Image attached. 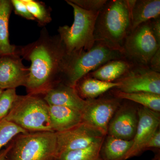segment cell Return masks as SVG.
<instances>
[{"label": "cell", "instance_id": "603a6c76", "mask_svg": "<svg viewBox=\"0 0 160 160\" xmlns=\"http://www.w3.org/2000/svg\"><path fill=\"white\" fill-rule=\"evenodd\" d=\"M28 132H29L7 120L0 121V152L18 135Z\"/></svg>", "mask_w": 160, "mask_h": 160}, {"label": "cell", "instance_id": "9a60e30c", "mask_svg": "<svg viewBox=\"0 0 160 160\" xmlns=\"http://www.w3.org/2000/svg\"><path fill=\"white\" fill-rule=\"evenodd\" d=\"M49 113L54 132L66 131L82 122V113L68 107L49 106Z\"/></svg>", "mask_w": 160, "mask_h": 160}, {"label": "cell", "instance_id": "d6a6232c", "mask_svg": "<svg viewBox=\"0 0 160 160\" xmlns=\"http://www.w3.org/2000/svg\"><path fill=\"white\" fill-rule=\"evenodd\" d=\"M3 91V90L2 89H0V95H1V94H2V92Z\"/></svg>", "mask_w": 160, "mask_h": 160}, {"label": "cell", "instance_id": "ba28073f", "mask_svg": "<svg viewBox=\"0 0 160 160\" xmlns=\"http://www.w3.org/2000/svg\"><path fill=\"white\" fill-rule=\"evenodd\" d=\"M87 105L82 112V122L102 133L107 134L109 123L123 100L105 94L94 99L86 100Z\"/></svg>", "mask_w": 160, "mask_h": 160}, {"label": "cell", "instance_id": "4fadbf2b", "mask_svg": "<svg viewBox=\"0 0 160 160\" xmlns=\"http://www.w3.org/2000/svg\"><path fill=\"white\" fill-rule=\"evenodd\" d=\"M29 68L22 62L18 54L8 55L0 57V89H15L26 86Z\"/></svg>", "mask_w": 160, "mask_h": 160}, {"label": "cell", "instance_id": "5b68a950", "mask_svg": "<svg viewBox=\"0 0 160 160\" xmlns=\"http://www.w3.org/2000/svg\"><path fill=\"white\" fill-rule=\"evenodd\" d=\"M73 9L74 22L71 26H60L58 32L67 54L87 51L95 44L94 31L99 12L87 11L66 0Z\"/></svg>", "mask_w": 160, "mask_h": 160}, {"label": "cell", "instance_id": "f546056e", "mask_svg": "<svg viewBox=\"0 0 160 160\" xmlns=\"http://www.w3.org/2000/svg\"><path fill=\"white\" fill-rule=\"evenodd\" d=\"M151 25L153 34L160 45V17L151 20Z\"/></svg>", "mask_w": 160, "mask_h": 160}, {"label": "cell", "instance_id": "d6986e66", "mask_svg": "<svg viewBox=\"0 0 160 160\" xmlns=\"http://www.w3.org/2000/svg\"><path fill=\"white\" fill-rule=\"evenodd\" d=\"M132 143V140H123L106 135L100 149L102 160H125Z\"/></svg>", "mask_w": 160, "mask_h": 160}, {"label": "cell", "instance_id": "52a82bcc", "mask_svg": "<svg viewBox=\"0 0 160 160\" xmlns=\"http://www.w3.org/2000/svg\"><path fill=\"white\" fill-rule=\"evenodd\" d=\"M160 48L150 20L132 30L125 41L123 53L135 65L148 66L151 58Z\"/></svg>", "mask_w": 160, "mask_h": 160}, {"label": "cell", "instance_id": "30bf717a", "mask_svg": "<svg viewBox=\"0 0 160 160\" xmlns=\"http://www.w3.org/2000/svg\"><path fill=\"white\" fill-rule=\"evenodd\" d=\"M115 82L120 86L115 89L125 92H147L160 95V73L147 66L135 65Z\"/></svg>", "mask_w": 160, "mask_h": 160}, {"label": "cell", "instance_id": "1f68e13d", "mask_svg": "<svg viewBox=\"0 0 160 160\" xmlns=\"http://www.w3.org/2000/svg\"><path fill=\"white\" fill-rule=\"evenodd\" d=\"M150 160H160V152H158L157 154L154 156V158H153Z\"/></svg>", "mask_w": 160, "mask_h": 160}, {"label": "cell", "instance_id": "83f0119b", "mask_svg": "<svg viewBox=\"0 0 160 160\" xmlns=\"http://www.w3.org/2000/svg\"><path fill=\"white\" fill-rule=\"evenodd\" d=\"M160 149V128L149 139L144 146L143 152L149 149L159 150Z\"/></svg>", "mask_w": 160, "mask_h": 160}, {"label": "cell", "instance_id": "4dcf8cb0", "mask_svg": "<svg viewBox=\"0 0 160 160\" xmlns=\"http://www.w3.org/2000/svg\"><path fill=\"white\" fill-rule=\"evenodd\" d=\"M10 148V144L8 145L5 149H2L0 152V160H6V155Z\"/></svg>", "mask_w": 160, "mask_h": 160}, {"label": "cell", "instance_id": "277c9868", "mask_svg": "<svg viewBox=\"0 0 160 160\" xmlns=\"http://www.w3.org/2000/svg\"><path fill=\"white\" fill-rule=\"evenodd\" d=\"M6 160H56V133L42 131L21 133L10 143Z\"/></svg>", "mask_w": 160, "mask_h": 160}, {"label": "cell", "instance_id": "484cf974", "mask_svg": "<svg viewBox=\"0 0 160 160\" xmlns=\"http://www.w3.org/2000/svg\"><path fill=\"white\" fill-rule=\"evenodd\" d=\"M80 8L93 12H100L108 0H69Z\"/></svg>", "mask_w": 160, "mask_h": 160}, {"label": "cell", "instance_id": "7a4b0ae2", "mask_svg": "<svg viewBox=\"0 0 160 160\" xmlns=\"http://www.w3.org/2000/svg\"><path fill=\"white\" fill-rule=\"evenodd\" d=\"M134 1H107L96 21L95 42L103 43L123 53L125 41L132 29L131 8Z\"/></svg>", "mask_w": 160, "mask_h": 160}, {"label": "cell", "instance_id": "4316f807", "mask_svg": "<svg viewBox=\"0 0 160 160\" xmlns=\"http://www.w3.org/2000/svg\"><path fill=\"white\" fill-rule=\"evenodd\" d=\"M12 5L14 9L16 14L29 20H35V19L29 12L26 4L22 0H12Z\"/></svg>", "mask_w": 160, "mask_h": 160}, {"label": "cell", "instance_id": "d4e9b609", "mask_svg": "<svg viewBox=\"0 0 160 160\" xmlns=\"http://www.w3.org/2000/svg\"><path fill=\"white\" fill-rule=\"evenodd\" d=\"M18 96L15 89L3 90L0 95V121L9 114Z\"/></svg>", "mask_w": 160, "mask_h": 160}, {"label": "cell", "instance_id": "836d02e7", "mask_svg": "<svg viewBox=\"0 0 160 160\" xmlns=\"http://www.w3.org/2000/svg\"><path fill=\"white\" fill-rule=\"evenodd\" d=\"M2 0H0V7H1V4H2Z\"/></svg>", "mask_w": 160, "mask_h": 160}, {"label": "cell", "instance_id": "9c48e42d", "mask_svg": "<svg viewBox=\"0 0 160 160\" xmlns=\"http://www.w3.org/2000/svg\"><path fill=\"white\" fill-rule=\"evenodd\" d=\"M56 133L58 157L64 152L87 148L105 137L83 122L66 131Z\"/></svg>", "mask_w": 160, "mask_h": 160}, {"label": "cell", "instance_id": "f1b7e54d", "mask_svg": "<svg viewBox=\"0 0 160 160\" xmlns=\"http://www.w3.org/2000/svg\"><path fill=\"white\" fill-rule=\"evenodd\" d=\"M148 67L152 71L160 72V48L152 56Z\"/></svg>", "mask_w": 160, "mask_h": 160}, {"label": "cell", "instance_id": "2e32d148", "mask_svg": "<svg viewBox=\"0 0 160 160\" xmlns=\"http://www.w3.org/2000/svg\"><path fill=\"white\" fill-rule=\"evenodd\" d=\"M135 65L134 63L126 58L111 60L87 75L104 82H115Z\"/></svg>", "mask_w": 160, "mask_h": 160}, {"label": "cell", "instance_id": "e0dca14e", "mask_svg": "<svg viewBox=\"0 0 160 160\" xmlns=\"http://www.w3.org/2000/svg\"><path fill=\"white\" fill-rule=\"evenodd\" d=\"M119 86L118 83L104 82L87 74L78 82L75 88L80 97L84 100H90L99 97Z\"/></svg>", "mask_w": 160, "mask_h": 160}, {"label": "cell", "instance_id": "8992f818", "mask_svg": "<svg viewBox=\"0 0 160 160\" xmlns=\"http://www.w3.org/2000/svg\"><path fill=\"white\" fill-rule=\"evenodd\" d=\"M4 119L29 132L52 131L49 105L38 95H18L11 110Z\"/></svg>", "mask_w": 160, "mask_h": 160}, {"label": "cell", "instance_id": "8fae6325", "mask_svg": "<svg viewBox=\"0 0 160 160\" xmlns=\"http://www.w3.org/2000/svg\"><path fill=\"white\" fill-rule=\"evenodd\" d=\"M123 102L109 123L107 134L123 140L133 139L138 122V106L133 102Z\"/></svg>", "mask_w": 160, "mask_h": 160}, {"label": "cell", "instance_id": "cb8c5ba5", "mask_svg": "<svg viewBox=\"0 0 160 160\" xmlns=\"http://www.w3.org/2000/svg\"><path fill=\"white\" fill-rule=\"evenodd\" d=\"M29 12L40 26H44L52 21L50 12L41 2L34 0H22Z\"/></svg>", "mask_w": 160, "mask_h": 160}, {"label": "cell", "instance_id": "ac0fdd59", "mask_svg": "<svg viewBox=\"0 0 160 160\" xmlns=\"http://www.w3.org/2000/svg\"><path fill=\"white\" fill-rule=\"evenodd\" d=\"M159 17L160 0H135L131 8L132 30L142 23Z\"/></svg>", "mask_w": 160, "mask_h": 160}, {"label": "cell", "instance_id": "ffe728a7", "mask_svg": "<svg viewBox=\"0 0 160 160\" xmlns=\"http://www.w3.org/2000/svg\"><path fill=\"white\" fill-rule=\"evenodd\" d=\"M11 1L2 0L0 7V57L18 54V48L9 42V22L12 9Z\"/></svg>", "mask_w": 160, "mask_h": 160}, {"label": "cell", "instance_id": "7c38bea8", "mask_svg": "<svg viewBox=\"0 0 160 160\" xmlns=\"http://www.w3.org/2000/svg\"><path fill=\"white\" fill-rule=\"evenodd\" d=\"M138 122L131 148L125 160L138 156L143 152L144 146L149 139L160 128V113L141 106H138Z\"/></svg>", "mask_w": 160, "mask_h": 160}, {"label": "cell", "instance_id": "6da1fadb", "mask_svg": "<svg viewBox=\"0 0 160 160\" xmlns=\"http://www.w3.org/2000/svg\"><path fill=\"white\" fill-rule=\"evenodd\" d=\"M18 53L31 62L25 86L28 94H45L62 82L67 53L58 35L52 36L44 28L37 41L18 48Z\"/></svg>", "mask_w": 160, "mask_h": 160}, {"label": "cell", "instance_id": "44dd1931", "mask_svg": "<svg viewBox=\"0 0 160 160\" xmlns=\"http://www.w3.org/2000/svg\"><path fill=\"white\" fill-rule=\"evenodd\" d=\"M110 93L121 100H127L139 104L157 112H160V95L147 92H125L113 89Z\"/></svg>", "mask_w": 160, "mask_h": 160}, {"label": "cell", "instance_id": "5bb4252c", "mask_svg": "<svg viewBox=\"0 0 160 160\" xmlns=\"http://www.w3.org/2000/svg\"><path fill=\"white\" fill-rule=\"evenodd\" d=\"M43 95V99L49 106H64L81 113L87 103V100L80 97L75 87L62 82L52 87Z\"/></svg>", "mask_w": 160, "mask_h": 160}, {"label": "cell", "instance_id": "3957f363", "mask_svg": "<svg viewBox=\"0 0 160 160\" xmlns=\"http://www.w3.org/2000/svg\"><path fill=\"white\" fill-rule=\"evenodd\" d=\"M126 58L120 51L99 42H95L87 51L67 54L62 82L75 87L81 78L111 60Z\"/></svg>", "mask_w": 160, "mask_h": 160}, {"label": "cell", "instance_id": "7402d4cb", "mask_svg": "<svg viewBox=\"0 0 160 160\" xmlns=\"http://www.w3.org/2000/svg\"><path fill=\"white\" fill-rule=\"evenodd\" d=\"M103 140L85 149L62 153L56 160H102L100 155V149Z\"/></svg>", "mask_w": 160, "mask_h": 160}]
</instances>
